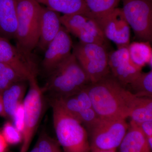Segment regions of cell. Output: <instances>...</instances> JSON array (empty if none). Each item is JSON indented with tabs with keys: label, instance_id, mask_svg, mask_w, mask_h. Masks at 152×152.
<instances>
[{
	"label": "cell",
	"instance_id": "obj_1",
	"mask_svg": "<svg viewBox=\"0 0 152 152\" xmlns=\"http://www.w3.org/2000/svg\"><path fill=\"white\" fill-rule=\"evenodd\" d=\"M93 108L101 118H129L138 97L133 95L111 72L86 86Z\"/></svg>",
	"mask_w": 152,
	"mask_h": 152
},
{
	"label": "cell",
	"instance_id": "obj_2",
	"mask_svg": "<svg viewBox=\"0 0 152 152\" xmlns=\"http://www.w3.org/2000/svg\"><path fill=\"white\" fill-rule=\"evenodd\" d=\"M57 141L63 152H91L88 134L81 123L63 108L56 99L51 101Z\"/></svg>",
	"mask_w": 152,
	"mask_h": 152
},
{
	"label": "cell",
	"instance_id": "obj_3",
	"mask_svg": "<svg viewBox=\"0 0 152 152\" xmlns=\"http://www.w3.org/2000/svg\"><path fill=\"white\" fill-rule=\"evenodd\" d=\"M89 79L74 54L68 57L50 73L46 88L53 98L75 95L90 83Z\"/></svg>",
	"mask_w": 152,
	"mask_h": 152
},
{
	"label": "cell",
	"instance_id": "obj_4",
	"mask_svg": "<svg viewBox=\"0 0 152 152\" xmlns=\"http://www.w3.org/2000/svg\"><path fill=\"white\" fill-rule=\"evenodd\" d=\"M16 46L28 54L37 46L42 6L36 0H15Z\"/></svg>",
	"mask_w": 152,
	"mask_h": 152
},
{
	"label": "cell",
	"instance_id": "obj_5",
	"mask_svg": "<svg viewBox=\"0 0 152 152\" xmlns=\"http://www.w3.org/2000/svg\"><path fill=\"white\" fill-rule=\"evenodd\" d=\"M123 118H99L88 130L90 134L91 152H116L129 128Z\"/></svg>",
	"mask_w": 152,
	"mask_h": 152
},
{
	"label": "cell",
	"instance_id": "obj_6",
	"mask_svg": "<svg viewBox=\"0 0 152 152\" xmlns=\"http://www.w3.org/2000/svg\"><path fill=\"white\" fill-rule=\"evenodd\" d=\"M29 89L23 101L25 113L24 128L22 133L20 152H28L40 121L44 101L43 91L38 84L36 74L28 79Z\"/></svg>",
	"mask_w": 152,
	"mask_h": 152
},
{
	"label": "cell",
	"instance_id": "obj_7",
	"mask_svg": "<svg viewBox=\"0 0 152 152\" xmlns=\"http://www.w3.org/2000/svg\"><path fill=\"white\" fill-rule=\"evenodd\" d=\"M73 48V53L86 74L91 83L98 81L110 72L109 54L104 46L80 42Z\"/></svg>",
	"mask_w": 152,
	"mask_h": 152
},
{
	"label": "cell",
	"instance_id": "obj_8",
	"mask_svg": "<svg viewBox=\"0 0 152 152\" xmlns=\"http://www.w3.org/2000/svg\"><path fill=\"white\" fill-rule=\"evenodd\" d=\"M126 20L141 42H152V0H121Z\"/></svg>",
	"mask_w": 152,
	"mask_h": 152
},
{
	"label": "cell",
	"instance_id": "obj_9",
	"mask_svg": "<svg viewBox=\"0 0 152 152\" xmlns=\"http://www.w3.org/2000/svg\"><path fill=\"white\" fill-rule=\"evenodd\" d=\"M62 26L83 43H96L104 46L107 39L97 22L84 14L64 15L61 16Z\"/></svg>",
	"mask_w": 152,
	"mask_h": 152
},
{
	"label": "cell",
	"instance_id": "obj_10",
	"mask_svg": "<svg viewBox=\"0 0 152 152\" xmlns=\"http://www.w3.org/2000/svg\"><path fill=\"white\" fill-rule=\"evenodd\" d=\"M107 39L114 42L118 49L128 48L130 44V27L121 8H117L97 22Z\"/></svg>",
	"mask_w": 152,
	"mask_h": 152
},
{
	"label": "cell",
	"instance_id": "obj_11",
	"mask_svg": "<svg viewBox=\"0 0 152 152\" xmlns=\"http://www.w3.org/2000/svg\"><path fill=\"white\" fill-rule=\"evenodd\" d=\"M0 62L10 66L27 80L31 75L36 74L31 54L26 53L2 37L0 38Z\"/></svg>",
	"mask_w": 152,
	"mask_h": 152
},
{
	"label": "cell",
	"instance_id": "obj_12",
	"mask_svg": "<svg viewBox=\"0 0 152 152\" xmlns=\"http://www.w3.org/2000/svg\"><path fill=\"white\" fill-rule=\"evenodd\" d=\"M108 63L111 73L125 87L142 72V69L131 60L128 48H121L109 54Z\"/></svg>",
	"mask_w": 152,
	"mask_h": 152
},
{
	"label": "cell",
	"instance_id": "obj_13",
	"mask_svg": "<svg viewBox=\"0 0 152 152\" xmlns=\"http://www.w3.org/2000/svg\"><path fill=\"white\" fill-rule=\"evenodd\" d=\"M72 42L69 33L62 26L59 32L45 50L42 65L49 73L72 53Z\"/></svg>",
	"mask_w": 152,
	"mask_h": 152
},
{
	"label": "cell",
	"instance_id": "obj_14",
	"mask_svg": "<svg viewBox=\"0 0 152 152\" xmlns=\"http://www.w3.org/2000/svg\"><path fill=\"white\" fill-rule=\"evenodd\" d=\"M60 13L46 7H42L40 15L37 46L45 50L58 34L62 27Z\"/></svg>",
	"mask_w": 152,
	"mask_h": 152
},
{
	"label": "cell",
	"instance_id": "obj_15",
	"mask_svg": "<svg viewBox=\"0 0 152 152\" xmlns=\"http://www.w3.org/2000/svg\"><path fill=\"white\" fill-rule=\"evenodd\" d=\"M56 99L66 112L86 127L87 129L99 118L93 108H85L82 107L75 95Z\"/></svg>",
	"mask_w": 152,
	"mask_h": 152
},
{
	"label": "cell",
	"instance_id": "obj_16",
	"mask_svg": "<svg viewBox=\"0 0 152 152\" xmlns=\"http://www.w3.org/2000/svg\"><path fill=\"white\" fill-rule=\"evenodd\" d=\"M17 29L15 0H0V37L8 40L14 39Z\"/></svg>",
	"mask_w": 152,
	"mask_h": 152
},
{
	"label": "cell",
	"instance_id": "obj_17",
	"mask_svg": "<svg viewBox=\"0 0 152 152\" xmlns=\"http://www.w3.org/2000/svg\"><path fill=\"white\" fill-rule=\"evenodd\" d=\"M119 152H151L145 135L139 126L130 121L119 146Z\"/></svg>",
	"mask_w": 152,
	"mask_h": 152
},
{
	"label": "cell",
	"instance_id": "obj_18",
	"mask_svg": "<svg viewBox=\"0 0 152 152\" xmlns=\"http://www.w3.org/2000/svg\"><path fill=\"white\" fill-rule=\"evenodd\" d=\"M15 83L2 94L3 105L6 115L12 118L18 106L23 103L27 88L26 82Z\"/></svg>",
	"mask_w": 152,
	"mask_h": 152
},
{
	"label": "cell",
	"instance_id": "obj_19",
	"mask_svg": "<svg viewBox=\"0 0 152 152\" xmlns=\"http://www.w3.org/2000/svg\"><path fill=\"white\" fill-rule=\"evenodd\" d=\"M40 4L64 15L84 14L88 13L84 0H36Z\"/></svg>",
	"mask_w": 152,
	"mask_h": 152
},
{
	"label": "cell",
	"instance_id": "obj_20",
	"mask_svg": "<svg viewBox=\"0 0 152 152\" xmlns=\"http://www.w3.org/2000/svg\"><path fill=\"white\" fill-rule=\"evenodd\" d=\"M121 0H84L88 9L86 15L97 22L118 8Z\"/></svg>",
	"mask_w": 152,
	"mask_h": 152
},
{
	"label": "cell",
	"instance_id": "obj_21",
	"mask_svg": "<svg viewBox=\"0 0 152 152\" xmlns=\"http://www.w3.org/2000/svg\"><path fill=\"white\" fill-rule=\"evenodd\" d=\"M150 44L148 42H134L128 47L131 60L141 69L147 65L152 67V50Z\"/></svg>",
	"mask_w": 152,
	"mask_h": 152
},
{
	"label": "cell",
	"instance_id": "obj_22",
	"mask_svg": "<svg viewBox=\"0 0 152 152\" xmlns=\"http://www.w3.org/2000/svg\"><path fill=\"white\" fill-rule=\"evenodd\" d=\"M126 88L138 97L152 98V71L141 72Z\"/></svg>",
	"mask_w": 152,
	"mask_h": 152
},
{
	"label": "cell",
	"instance_id": "obj_23",
	"mask_svg": "<svg viewBox=\"0 0 152 152\" xmlns=\"http://www.w3.org/2000/svg\"><path fill=\"white\" fill-rule=\"evenodd\" d=\"M129 118L131 121L137 125L152 121V98L138 97Z\"/></svg>",
	"mask_w": 152,
	"mask_h": 152
},
{
	"label": "cell",
	"instance_id": "obj_24",
	"mask_svg": "<svg viewBox=\"0 0 152 152\" xmlns=\"http://www.w3.org/2000/svg\"><path fill=\"white\" fill-rule=\"evenodd\" d=\"M28 81L10 66L0 62V93L18 82Z\"/></svg>",
	"mask_w": 152,
	"mask_h": 152
},
{
	"label": "cell",
	"instance_id": "obj_25",
	"mask_svg": "<svg viewBox=\"0 0 152 152\" xmlns=\"http://www.w3.org/2000/svg\"><path fill=\"white\" fill-rule=\"evenodd\" d=\"M37 144L39 152H63L58 142L44 132L40 136Z\"/></svg>",
	"mask_w": 152,
	"mask_h": 152
},
{
	"label": "cell",
	"instance_id": "obj_26",
	"mask_svg": "<svg viewBox=\"0 0 152 152\" xmlns=\"http://www.w3.org/2000/svg\"><path fill=\"white\" fill-rule=\"evenodd\" d=\"M1 134L7 144L16 145L22 142L21 133L10 122L5 124Z\"/></svg>",
	"mask_w": 152,
	"mask_h": 152
},
{
	"label": "cell",
	"instance_id": "obj_27",
	"mask_svg": "<svg viewBox=\"0 0 152 152\" xmlns=\"http://www.w3.org/2000/svg\"><path fill=\"white\" fill-rule=\"evenodd\" d=\"M12 119L15 127L22 134L24 128L25 122L24 109L23 102L16 109Z\"/></svg>",
	"mask_w": 152,
	"mask_h": 152
},
{
	"label": "cell",
	"instance_id": "obj_28",
	"mask_svg": "<svg viewBox=\"0 0 152 152\" xmlns=\"http://www.w3.org/2000/svg\"><path fill=\"white\" fill-rule=\"evenodd\" d=\"M137 125L139 126L147 137H152V121H146Z\"/></svg>",
	"mask_w": 152,
	"mask_h": 152
},
{
	"label": "cell",
	"instance_id": "obj_29",
	"mask_svg": "<svg viewBox=\"0 0 152 152\" xmlns=\"http://www.w3.org/2000/svg\"><path fill=\"white\" fill-rule=\"evenodd\" d=\"M7 144L1 133H0V152H6Z\"/></svg>",
	"mask_w": 152,
	"mask_h": 152
},
{
	"label": "cell",
	"instance_id": "obj_30",
	"mask_svg": "<svg viewBox=\"0 0 152 152\" xmlns=\"http://www.w3.org/2000/svg\"><path fill=\"white\" fill-rule=\"evenodd\" d=\"M0 115H1L6 116L4 110V105H3L2 98L1 95H0Z\"/></svg>",
	"mask_w": 152,
	"mask_h": 152
},
{
	"label": "cell",
	"instance_id": "obj_31",
	"mask_svg": "<svg viewBox=\"0 0 152 152\" xmlns=\"http://www.w3.org/2000/svg\"><path fill=\"white\" fill-rule=\"evenodd\" d=\"M30 152H39L37 143H36L35 146L32 149Z\"/></svg>",
	"mask_w": 152,
	"mask_h": 152
},
{
	"label": "cell",
	"instance_id": "obj_32",
	"mask_svg": "<svg viewBox=\"0 0 152 152\" xmlns=\"http://www.w3.org/2000/svg\"><path fill=\"white\" fill-rule=\"evenodd\" d=\"M93 152H116L114 151H96Z\"/></svg>",
	"mask_w": 152,
	"mask_h": 152
},
{
	"label": "cell",
	"instance_id": "obj_33",
	"mask_svg": "<svg viewBox=\"0 0 152 152\" xmlns=\"http://www.w3.org/2000/svg\"><path fill=\"white\" fill-rule=\"evenodd\" d=\"M1 37H0V38H1Z\"/></svg>",
	"mask_w": 152,
	"mask_h": 152
}]
</instances>
